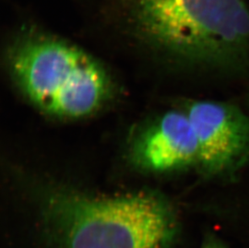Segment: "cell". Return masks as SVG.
Returning <instances> with one entry per match:
<instances>
[{"instance_id":"obj_1","label":"cell","mask_w":249,"mask_h":248,"mask_svg":"<svg viewBox=\"0 0 249 248\" xmlns=\"http://www.w3.org/2000/svg\"><path fill=\"white\" fill-rule=\"evenodd\" d=\"M51 248H168L178 234L174 210L161 195L94 196L53 190L41 200Z\"/></svg>"},{"instance_id":"obj_2","label":"cell","mask_w":249,"mask_h":248,"mask_svg":"<svg viewBox=\"0 0 249 248\" xmlns=\"http://www.w3.org/2000/svg\"><path fill=\"white\" fill-rule=\"evenodd\" d=\"M139 34L193 66L226 72L249 66V9L243 0H151L132 12Z\"/></svg>"},{"instance_id":"obj_3","label":"cell","mask_w":249,"mask_h":248,"mask_svg":"<svg viewBox=\"0 0 249 248\" xmlns=\"http://www.w3.org/2000/svg\"><path fill=\"white\" fill-rule=\"evenodd\" d=\"M8 59L24 94L50 115L84 117L108 98L111 84L103 66L58 38L25 32L15 40Z\"/></svg>"},{"instance_id":"obj_4","label":"cell","mask_w":249,"mask_h":248,"mask_svg":"<svg viewBox=\"0 0 249 248\" xmlns=\"http://www.w3.org/2000/svg\"><path fill=\"white\" fill-rule=\"evenodd\" d=\"M198 144V164L207 176L232 173L249 157V118L240 108L212 100L194 101L185 110Z\"/></svg>"},{"instance_id":"obj_5","label":"cell","mask_w":249,"mask_h":248,"mask_svg":"<svg viewBox=\"0 0 249 248\" xmlns=\"http://www.w3.org/2000/svg\"><path fill=\"white\" fill-rule=\"evenodd\" d=\"M132 159L156 173L197 166L198 144L186 111L172 110L151 124L135 141Z\"/></svg>"},{"instance_id":"obj_6","label":"cell","mask_w":249,"mask_h":248,"mask_svg":"<svg viewBox=\"0 0 249 248\" xmlns=\"http://www.w3.org/2000/svg\"><path fill=\"white\" fill-rule=\"evenodd\" d=\"M202 248H226L225 247L222 245L218 240L215 239H208L205 242L204 245Z\"/></svg>"},{"instance_id":"obj_7","label":"cell","mask_w":249,"mask_h":248,"mask_svg":"<svg viewBox=\"0 0 249 248\" xmlns=\"http://www.w3.org/2000/svg\"><path fill=\"white\" fill-rule=\"evenodd\" d=\"M147 1H151V0H136V3H139V2H147Z\"/></svg>"}]
</instances>
